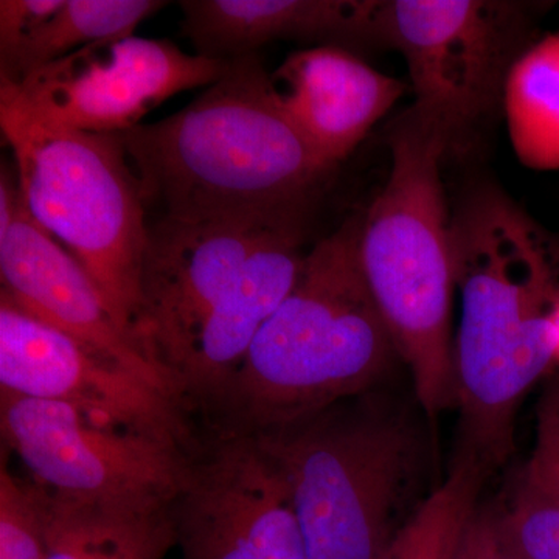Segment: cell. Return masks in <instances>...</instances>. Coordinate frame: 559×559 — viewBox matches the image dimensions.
<instances>
[{
    "label": "cell",
    "mask_w": 559,
    "mask_h": 559,
    "mask_svg": "<svg viewBox=\"0 0 559 559\" xmlns=\"http://www.w3.org/2000/svg\"><path fill=\"white\" fill-rule=\"evenodd\" d=\"M167 5L159 0H64L60 10L0 64V80L17 84L33 70L91 44L134 36L143 21Z\"/></svg>",
    "instance_id": "d6986e66"
},
{
    "label": "cell",
    "mask_w": 559,
    "mask_h": 559,
    "mask_svg": "<svg viewBox=\"0 0 559 559\" xmlns=\"http://www.w3.org/2000/svg\"><path fill=\"white\" fill-rule=\"evenodd\" d=\"M359 215L305 253L296 285L207 414L213 437L288 428L371 392L399 356L359 260Z\"/></svg>",
    "instance_id": "3957f363"
},
{
    "label": "cell",
    "mask_w": 559,
    "mask_h": 559,
    "mask_svg": "<svg viewBox=\"0 0 559 559\" xmlns=\"http://www.w3.org/2000/svg\"><path fill=\"white\" fill-rule=\"evenodd\" d=\"M49 509L46 492L31 479H20L7 466L0 471V559H47Z\"/></svg>",
    "instance_id": "7402d4cb"
},
{
    "label": "cell",
    "mask_w": 559,
    "mask_h": 559,
    "mask_svg": "<svg viewBox=\"0 0 559 559\" xmlns=\"http://www.w3.org/2000/svg\"><path fill=\"white\" fill-rule=\"evenodd\" d=\"M487 471L473 454L463 452L450 477L401 528L385 559H451Z\"/></svg>",
    "instance_id": "ffe728a7"
},
{
    "label": "cell",
    "mask_w": 559,
    "mask_h": 559,
    "mask_svg": "<svg viewBox=\"0 0 559 559\" xmlns=\"http://www.w3.org/2000/svg\"><path fill=\"white\" fill-rule=\"evenodd\" d=\"M119 135L143 201L167 218L305 213L333 170L290 119L257 53L230 60L187 108Z\"/></svg>",
    "instance_id": "7a4b0ae2"
},
{
    "label": "cell",
    "mask_w": 559,
    "mask_h": 559,
    "mask_svg": "<svg viewBox=\"0 0 559 559\" xmlns=\"http://www.w3.org/2000/svg\"><path fill=\"white\" fill-rule=\"evenodd\" d=\"M283 106L331 167L347 159L411 90L355 51L318 46L294 51L272 75Z\"/></svg>",
    "instance_id": "5bb4252c"
},
{
    "label": "cell",
    "mask_w": 559,
    "mask_h": 559,
    "mask_svg": "<svg viewBox=\"0 0 559 559\" xmlns=\"http://www.w3.org/2000/svg\"><path fill=\"white\" fill-rule=\"evenodd\" d=\"M44 492L47 559H165L176 546L173 506H86Z\"/></svg>",
    "instance_id": "e0dca14e"
},
{
    "label": "cell",
    "mask_w": 559,
    "mask_h": 559,
    "mask_svg": "<svg viewBox=\"0 0 559 559\" xmlns=\"http://www.w3.org/2000/svg\"><path fill=\"white\" fill-rule=\"evenodd\" d=\"M0 293L21 310L180 401L170 378L120 325L80 261L32 219L21 191L13 223L0 235Z\"/></svg>",
    "instance_id": "4fadbf2b"
},
{
    "label": "cell",
    "mask_w": 559,
    "mask_h": 559,
    "mask_svg": "<svg viewBox=\"0 0 559 559\" xmlns=\"http://www.w3.org/2000/svg\"><path fill=\"white\" fill-rule=\"evenodd\" d=\"M182 559H308L288 481L253 437H213L173 503Z\"/></svg>",
    "instance_id": "30bf717a"
},
{
    "label": "cell",
    "mask_w": 559,
    "mask_h": 559,
    "mask_svg": "<svg viewBox=\"0 0 559 559\" xmlns=\"http://www.w3.org/2000/svg\"><path fill=\"white\" fill-rule=\"evenodd\" d=\"M451 559H525L503 522V507L477 503L460 530Z\"/></svg>",
    "instance_id": "603a6c76"
},
{
    "label": "cell",
    "mask_w": 559,
    "mask_h": 559,
    "mask_svg": "<svg viewBox=\"0 0 559 559\" xmlns=\"http://www.w3.org/2000/svg\"><path fill=\"white\" fill-rule=\"evenodd\" d=\"M0 127L13 150L28 215L80 261L134 337L148 226L138 175L120 135L55 123L3 80Z\"/></svg>",
    "instance_id": "5b68a950"
},
{
    "label": "cell",
    "mask_w": 559,
    "mask_h": 559,
    "mask_svg": "<svg viewBox=\"0 0 559 559\" xmlns=\"http://www.w3.org/2000/svg\"><path fill=\"white\" fill-rule=\"evenodd\" d=\"M304 223L305 213H293L212 219L162 216L148 226L134 337L143 355L170 378L176 392L205 320L250 257L282 231Z\"/></svg>",
    "instance_id": "9c48e42d"
},
{
    "label": "cell",
    "mask_w": 559,
    "mask_h": 559,
    "mask_svg": "<svg viewBox=\"0 0 559 559\" xmlns=\"http://www.w3.org/2000/svg\"><path fill=\"white\" fill-rule=\"evenodd\" d=\"M451 246L462 297L454 367L463 451L489 469L509 459L518 407L557 359L559 241L480 183L452 213Z\"/></svg>",
    "instance_id": "6da1fadb"
},
{
    "label": "cell",
    "mask_w": 559,
    "mask_h": 559,
    "mask_svg": "<svg viewBox=\"0 0 559 559\" xmlns=\"http://www.w3.org/2000/svg\"><path fill=\"white\" fill-rule=\"evenodd\" d=\"M503 119L522 165L559 170V32L535 40L514 64Z\"/></svg>",
    "instance_id": "ac0fdd59"
},
{
    "label": "cell",
    "mask_w": 559,
    "mask_h": 559,
    "mask_svg": "<svg viewBox=\"0 0 559 559\" xmlns=\"http://www.w3.org/2000/svg\"><path fill=\"white\" fill-rule=\"evenodd\" d=\"M535 448L550 460L559 473V390L540 404Z\"/></svg>",
    "instance_id": "d4e9b609"
},
{
    "label": "cell",
    "mask_w": 559,
    "mask_h": 559,
    "mask_svg": "<svg viewBox=\"0 0 559 559\" xmlns=\"http://www.w3.org/2000/svg\"><path fill=\"white\" fill-rule=\"evenodd\" d=\"M0 390L69 404L106 425L200 452L190 412L170 393L94 355L0 293Z\"/></svg>",
    "instance_id": "7c38bea8"
},
{
    "label": "cell",
    "mask_w": 559,
    "mask_h": 559,
    "mask_svg": "<svg viewBox=\"0 0 559 559\" xmlns=\"http://www.w3.org/2000/svg\"><path fill=\"white\" fill-rule=\"evenodd\" d=\"M369 393L253 437L288 481L308 559H385L406 525L418 432Z\"/></svg>",
    "instance_id": "8992f818"
},
{
    "label": "cell",
    "mask_w": 559,
    "mask_h": 559,
    "mask_svg": "<svg viewBox=\"0 0 559 559\" xmlns=\"http://www.w3.org/2000/svg\"><path fill=\"white\" fill-rule=\"evenodd\" d=\"M551 323H554L555 337H557V359H559V299L551 311Z\"/></svg>",
    "instance_id": "484cf974"
},
{
    "label": "cell",
    "mask_w": 559,
    "mask_h": 559,
    "mask_svg": "<svg viewBox=\"0 0 559 559\" xmlns=\"http://www.w3.org/2000/svg\"><path fill=\"white\" fill-rule=\"evenodd\" d=\"M392 164L380 193L359 213L364 277L409 367L419 406L430 418L454 406L451 336V213L441 180L448 145L414 108L389 134Z\"/></svg>",
    "instance_id": "277c9868"
},
{
    "label": "cell",
    "mask_w": 559,
    "mask_h": 559,
    "mask_svg": "<svg viewBox=\"0 0 559 559\" xmlns=\"http://www.w3.org/2000/svg\"><path fill=\"white\" fill-rule=\"evenodd\" d=\"M64 0H2L0 2V64L9 61L33 33L61 9Z\"/></svg>",
    "instance_id": "cb8c5ba5"
},
{
    "label": "cell",
    "mask_w": 559,
    "mask_h": 559,
    "mask_svg": "<svg viewBox=\"0 0 559 559\" xmlns=\"http://www.w3.org/2000/svg\"><path fill=\"white\" fill-rule=\"evenodd\" d=\"M304 226L261 246L210 312L180 373L178 392L187 411L207 414L231 380L267 319L299 277Z\"/></svg>",
    "instance_id": "2e32d148"
},
{
    "label": "cell",
    "mask_w": 559,
    "mask_h": 559,
    "mask_svg": "<svg viewBox=\"0 0 559 559\" xmlns=\"http://www.w3.org/2000/svg\"><path fill=\"white\" fill-rule=\"evenodd\" d=\"M378 0H183L182 32L197 55L230 61L280 39L355 51L381 46Z\"/></svg>",
    "instance_id": "9a60e30c"
},
{
    "label": "cell",
    "mask_w": 559,
    "mask_h": 559,
    "mask_svg": "<svg viewBox=\"0 0 559 559\" xmlns=\"http://www.w3.org/2000/svg\"><path fill=\"white\" fill-rule=\"evenodd\" d=\"M503 522L525 559H559V473L533 448Z\"/></svg>",
    "instance_id": "44dd1931"
},
{
    "label": "cell",
    "mask_w": 559,
    "mask_h": 559,
    "mask_svg": "<svg viewBox=\"0 0 559 559\" xmlns=\"http://www.w3.org/2000/svg\"><path fill=\"white\" fill-rule=\"evenodd\" d=\"M0 430L33 484L86 506H173L198 454L175 441L106 425L69 404L2 390Z\"/></svg>",
    "instance_id": "ba28073f"
},
{
    "label": "cell",
    "mask_w": 559,
    "mask_h": 559,
    "mask_svg": "<svg viewBox=\"0 0 559 559\" xmlns=\"http://www.w3.org/2000/svg\"><path fill=\"white\" fill-rule=\"evenodd\" d=\"M546 3L516 0H389L381 46L403 55L412 108L436 124L448 156L465 157L503 116L507 83L532 46Z\"/></svg>",
    "instance_id": "52a82bcc"
},
{
    "label": "cell",
    "mask_w": 559,
    "mask_h": 559,
    "mask_svg": "<svg viewBox=\"0 0 559 559\" xmlns=\"http://www.w3.org/2000/svg\"><path fill=\"white\" fill-rule=\"evenodd\" d=\"M229 61L180 50L167 39L128 38L91 44L33 70L14 84L39 116L97 134H123L160 103L210 86Z\"/></svg>",
    "instance_id": "8fae6325"
}]
</instances>
